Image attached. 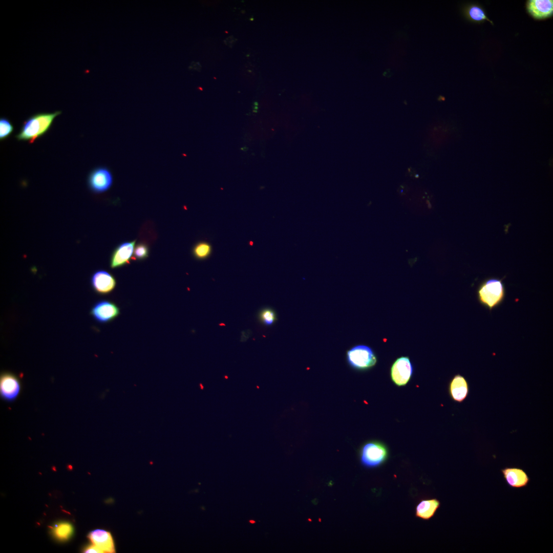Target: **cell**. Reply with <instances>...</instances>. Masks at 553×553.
I'll list each match as a JSON object with an SVG mask.
<instances>
[{"label":"cell","mask_w":553,"mask_h":553,"mask_svg":"<svg viewBox=\"0 0 553 553\" xmlns=\"http://www.w3.org/2000/svg\"><path fill=\"white\" fill-rule=\"evenodd\" d=\"M61 113V111H57L53 113H37L30 116L23 122L19 132L15 135L16 139L29 143H33L48 132L54 119Z\"/></svg>","instance_id":"6da1fadb"},{"label":"cell","mask_w":553,"mask_h":553,"mask_svg":"<svg viewBox=\"0 0 553 553\" xmlns=\"http://www.w3.org/2000/svg\"><path fill=\"white\" fill-rule=\"evenodd\" d=\"M505 293L503 279L490 277L484 279L478 286L477 297L481 305L492 311L503 302Z\"/></svg>","instance_id":"7a4b0ae2"},{"label":"cell","mask_w":553,"mask_h":553,"mask_svg":"<svg viewBox=\"0 0 553 553\" xmlns=\"http://www.w3.org/2000/svg\"><path fill=\"white\" fill-rule=\"evenodd\" d=\"M389 451L384 443L370 441L363 445L359 451L360 461L363 466L369 469L378 467L386 462Z\"/></svg>","instance_id":"3957f363"},{"label":"cell","mask_w":553,"mask_h":553,"mask_svg":"<svg viewBox=\"0 0 553 553\" xmlns=\"http://www.w3.org/2000/svg\"><path fill=\"white\" fill-rule=\"evenodd\" d=\"M346 358L350 367L360 371L368 370L377 363V357L373 350L363 345L355 346L348 350Z\"/></svg>","instance_id":"277c9868"},{"label":"cell","mask_w":553,"mask_h":553,"mask_svg":"<svg viewBox=\"0 0 553 553\" xmlns=\"http://www.w3.org/2000/svg\"><path fill=\"white\" fill-rule=\"evenodd\" d=\"M113 182L111 171L105 166H98L89 173L87 184L89 189L94 194H101L108 190Z\"/></svg>","instance_id":"5b68a950"},{"label":"cell","mask_w":553,"mask_h":553,"mask_svg":"<svg viewBox=\"0 0 553 553\" xmlns=\"http://www.w3.org/2000/svg\"><path fill=\"white\" fill-rule=\"evenodd\" d=\"M413 372V367L408 356L397 358L390 369L391 379L397 386H405L411 378Z\"/></svg>","instance_id":"8992f818"},{"label":"cell","mask_w":553,"mask_h":553,"mask_svg":"<svg viewBox=\"0 0 553 553\" xmlns=\"http://www.w3.org/2000/svg\"><path fill=\"white\" fill-rule=\"evenodd\" d=\"M120 314L118 307L113 302L101 300L96 302L90 310V314L99 323H107Z\"/></svg>","instance_id":"52a82bcc"},{"label":"cell","mask_w":553,"mask_h":553,"mask_svg":"<svg viewBox=\"0 0 553 553\" xmlns=\"http://www.w3.org/2000/svg\"><path fill=\"white\" fill-rule=\"evenodd\" d=\"M90 283L93 290L100 295H107L113 291L116 286L115 277L104 270H99L93 273Z\"/></svg>","instance_id":"ba28073f"},{"label":"cell","mask_w":553,"mask_h":553,"mask_svg":"<svg viewBox=\"0 0 553 553\" xmlns=\"http://www.w3.org/2000/svg\"><path fill=\"white\" fill-rule=\"evenodd\" d=\"M136 240L123 242L113 251L110 258V265L112 269L117 268L130 264L132 259Z\"/></svg>","instance_id":"9c48e42d"},{"label":"cell","mask_w":553,"mask_h":553,"mask_svg":"<svg viewBox=\"0 0 553 553\" xmlns=\"http://www.w3.org/2000/svg\"><path fill=\"white\" fill-rule=\"evenodd\" d=\"M503 477L508 486L513 488L526 487L530 478L527 473L518 467H505L501 470Z\"/></svg>","instance_id":"30bf717a"},{"label":"cell","mask_w":553,"mask_h":553,"mask_svg":"<svg viewBox=\"0 0 553 553\" xmlns=\"http://www.w3.org/2000/svg\"><path fill=\"white\" fill-rule=\"evenodd\" d=\"M88 537L92 544L97 547L102 552H115L114 540L109 531L102 529H96L92 531L89 534Z\"/></svg>","instance_id":"8fae6325"},{"label":"cell","mask_w":553,"mask_h":553,"mask_svg":"<svg viewBox=\"0 0 553 553\" xmlns=\"http://www.w3.org/2000/svg\"><path fill=\"white\" fill-rule=\"evenodd\" d=\"M526 8L529 14L537 19H545L552 16L553 1L552 0H529Z\"/></svg>","instance_id":"7c38bea8"},{"label":"cell","mask_w":553,"mask_h":553,"mask_svg":"<svg viewBox=\"0 0 553 553\" xmlns=\"http://www.w3.org/2000/svg\"><path fill=\"white\" fill-rule=\"evenodd\" d=\"M1 394L7 400L15 399L20 391V384L17 378L8 373L3 374L1 377Z\"/></svg>","instance_id":"4fadbf2b"},{"label":"cell","mask_w":553,"mask_h":553,"mask_svg":"<svg viewBox=\"0 0 553 553\" xmlns=\"http://www.w3.org/2000/svg\"><path fill=\"white\" fill-rule=\"evenodd\" d=\"M449 391L454 401H463L469 392V384L465 378L460 374L455 375L449 383Z\"/></svg>","instance_id":"5bb4252c"},{"label":"cell","mask_w":553,"mask_h":553,"mask_svg":"<svg viewBox=\"0 0 553 553\" xmlns=\"http://www.w3.org/2000/svg\"><path fill=\"white\" fill-rule=\"evenodd\" d=\"M440 506L436 498L421 499L415 507V516L423 520H429L436 514Z\"/></svg>","instance_id":"9a60e30c"},{"label":"cell","mask_w":553,"mask_h":553,"mask_svg":"<svg viewBox=\"0 0 553 553\" xmlns=\"http://www.w3.org/2000/svg\"><path fill=\"white\" fill-rule=\"evenodd\" d=\"M463 13L468 19L474 23H481L487 20L493 24L488 19L482 7L478 4H471L464 7Z\"/></svg>","instance_id":"2e32d148"},{"label":"cell","mask_w":553,"mask_h":553,"mask_svg":"<svg viewBox=\"0 0 553 553\" xmlns=\"http://www.w3.org/2000/svg\"><path fill=\"white\" fill-rule=\"evenodd\" d=\"M53 531L56 538L64 540L68 539L72 535L73 528L70 524L61 523L55 526Z\"/></svg>","instance_id":"e0dca14e"},{"label":"cell","mask_w":553,"mask_h":553,"mask_svg":"<svg viewBox=\"0 0 553 553\" xmlns=\"http://www.w3.org/2000/svg\"><path fill=\"white\" fill-rule=\"evenodd\" d=\"M148 255V246L145 243L140 242L135 245L132 260L142 261L146 259Z\"/></svg>","instance_id":"ac0fdd59"},{"label":"cell","mask_w":553,"mask_h":553,"mask_svg":"<svg viewBox=\"0 0 553 553\" xmlns=\"http://www.w3.org/2000/svg\"><path fill=\"white\" fill-rule=\"evenodd\" d=\"M14 127L11 122L6 117L0 119V140H4L13 133Z\"/></svg>","instance_id":"d6986e66"},{"label":"cell","mask_w":553,"mask_h":553,"mask_svg":"<svg viewBox=\"0 0 553 553\" xmlns=\"http://www.w3.org/2000/svg\"><path fill=\"white\" fill-rule=\"evenodd\" d=\"M260 318L262 323L265 325L273 324L276 320L275 312L270 308H265L260 313Z\"/></svg>","instance_id":"ffe728a7"},{"label":"cell","mask_w":553,"mask_h":553,"mask_svg":"<svg viewBox=\"0 0 553 553\" xmlns=\"http://www.w3.org/2000/svg\"><path fill=\"white\" fill-rule=\"evenodd\" d=\"M210 252V246L206 243H200L197 244L193 250L195 257L203 259L206 257Z\"/></svg>","instance_id":"44dd1931"},{"label":"cell","mask_w":553,"mask_h":553,"mask_svg":"<svg viewBox=\"0 0 553 553\" xmlns=\"http://www.w3.org/2000/svg\"><path fill=\"white\" fill-rule=\"evenodd\" d=\"M83 552H87V553H90V552H97V553L101 552L102 553V551L97 547H96L95 545H93V544L88 546L84 549Z\"/></svg>","instance_id":"7402d4cb"},{"label":"cell","mask_w":553,"mask_h":553,"mask_svg":"<svg viewBox=\"0 0 553 553\" xmlns=\"http://www.w3.org/2000/svg\"><path fill=\"white\" fill-rule=\"evenodd\" d=\"M253 109H254V110H257L258 109V106H255V107H253Z\"/></svg>","instance_id":"603a6c76"},{"label":"cell","mask_w":553,"mask_h":553,"mask_svg":"<svg viewBox=\"0 0 553 553\" xmlns=\"http://www.w3.org/2000/svg\"><path fill=\"white\" fill-rule=\"evenodd\" d=\"M254 105H255L256 106H258V103L257 102H254Z\"/></svg>","instance_id":"cb8c5ba5"}]
</instances>
